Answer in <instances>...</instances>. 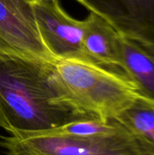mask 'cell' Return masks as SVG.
<instances>
[{
    "instance_id": "obj_5",
    "label": "cell",
    "mask_w": 154,
    "mask_h": 155,
    "mask_svg": "<svg viewBox=\"0 0 154 155\" xmlns=\"http://www.w3.org/2000/svg\"><path fill=\"white\" fill-rule=\"evenodd\" d=\"M33 7L42 40L54 59H87L83 47L84 20L69 15L58 0H38Z\"/></svg>"
},
{
    "instance_id": "obj_8",
    "label": "cell",
    "mask_w": 154,
    "mask_h": 155,
    "mask_svg": "<svg viewBox=\"0 0 154 155\" xmlns=\"http://www.w3.org/2000/svg\"><path fill=\"white\" fill-rule=\"evenodd\" d=\"M115 120L154 148V101L138 94Z\"/></svg>"
},
{
    "instance_id": "obj_2",
    "label": "cell",
    "mask_w": 154,
    "mask_h": 155,
    "mask_svg": "<svg viewBox=\"0 0 154 155\" xmlns=\"http://www.w3.org/2000/svg\"><path fill=\"white\" fill-rule=\"evenodd\" d=\"M52 69L54 83L63 100L98 120H115L138 95L124 74L88 59H55Z\"/></svg>"
},
{
    "instance_id": "obj_4",
    "label": "cell",
    "mask_w": 154,
    "mask_h": 155,
    "mask_svg": "<svg viewBox=\"0 0 154 155\" xmlns=\"http://www.w3.org/2000/svg\"><path fill=\"white\" fill-rule=\"evenodd\" d=\"M0 54L55 60L42 40L30 1L0 0Z\"/></svg>"
},
{
    "instance_id": "obj_3",
    "label": "cell",
    "mask_w": 154,
    "mask_h": 155,
    "mask_svg": "<svg viewBox=\"0 0 154 155\" xmlns=\"http://www.w3.org/2000/svg\"><path fill=\"white\" fill-rule=\"evenodd\" d=\"M5 155H154V148L114 120L103 132L80 135L60 127L0 136Z\"/></svg>"
},
{
    "instance_id": "obj_7",
    "label": "cell",
    "mask_w": 154,
    "mask_h": 155,
    "mask_svg": "<svg viewBox=\"0 0 154 155\" xmlns=\"http://www.w3.org/2000/svg\"><path fill=\"white\" fill-rule=\"evenodd\" d=\"M123 74L132 82L139 95L154 101V54L122 35Z\"/></svg>"
},
{
    "instance_id": "obj_1",
    "label": "cell",
    "mask_w": 154,
    "mask_h": 155,
    "mask_svg": "<svg viewBox=\"0 0 154 155\" xmlns=\"http://www.w3.org/2000/svg\"><path fill=\"white\" fill-rule=\"evenodd\" d=\"M50 61L0 54V128L9 135L98 120L63 100L54 83Z\"/></svg>"
},
{
    "instance_id": "obj_9",
    "label": "cell",
    "mask_w": 154,
    "mask_h": 155,
    "mask_svg": "<svg viewBox=\"0 0 154 155\" xmlns=\"http://www.w3.org/2000/svg\"><path fill=\"white\" fill-rule=\"evenodd\" d=\"M28 1H30L31 3H34V2H36V1H38V0H28Z\"/></svg>"
},
{
    "instance_id": "obj_6",
    "label": "cell",
    "mask_w": 154,
    "mask_h": 155,
    "mask_svg": "<svg viewBox=\"0 0 154 155\" xmlns=\"http://www.w3.org/2000/svg\"><path fill=\"white\" fill-rule=\"evenodd\" d=\"M121 37L122 35L109 21L91 12L84 19L83 47L85 57L102 66L123 74Z\"/></svg>"
}]
</instances>
